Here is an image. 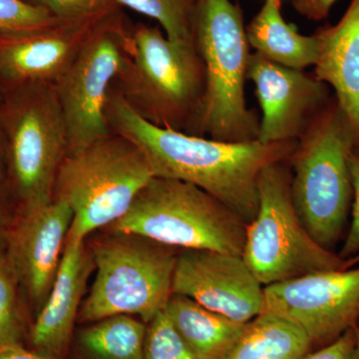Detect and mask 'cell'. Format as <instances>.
Returning <instances> with one entry per match:
<instances>
[{
    "mask_svg": "<svg viewBox=\"0 0 359 359\" xmlns=\"http://www.w3.org/2000/svg\"><path fill=\"white\" fill-rule=\"evenodd\" d=\"M354 344L355 330L353 328L332 344L311 351L301 359H351Z\"/></svg>",
    "mask_w": 359,
    "mask_h": 359,
    "instance_id": "28",
    "label": "cell"
},
{
    "mask_svg": "<svg viewBox=\"0 0 359 359\" xmlns=\"http://www.w3.org/2000/svg\"><path fill=\"white\" fill-rule=\"evenodd\" d=\"M257 188L259 209L247 224L243 259L264 287L344 269V259L321 247L302 224L292 201L287 161L264 168Z\"/></svg>",
    "mask_w": 359,
    "mask_h": 359,
    "instance_id": "9",
    "label": "cell"
},
{
    "mask_svg": "<svg viewBox=\"0 0 359 359\" xmlns=\"http://www.w3.org/2000/svg\"><path fill=\"white\" fill-rule=\"evenodd\" d=\"M314 76L325 82L351 123L359 147V0H351L337 25L320 26Z\"/></svg>",
    "mask_w": 359,
    "mask_h": 359,
    "instance_id": "17",
    "label": "cell"
},
{
    "mask_svg": "<svg viewBox=\"0 0 359 359\" xmlns=\"http://www.w3.org/2000/svg\"><path fill=\"white\" fill-rule=\"evenodd\" d=\"M131 34L116 13L53 84L67 130L68 154L111 134L106 102L128 56Z\"/></svg>",
    "mask_w": 359,
    "mask_h": 359,
    "instance_id": "10",
    "label": "cell"
},
{
    "mask_svg": "<svg viewBox=\"0 0 359 359\" xmlns=\"http://www.w3.org/2000/svg\"><path fill=\"white\" fill-rule=\"evenodd\" d=\"M72 219L69 205L53 198L21 211L9 228L7 259L18 285L39 311L57 276Z\"/></svg>",
    "mask_w": 359,
    "mask_h": 359,
    "instance_id": "15",
    "label": "cell"
},
{
    "mask_svg": "<svg viewBox=\"0 0 359 359\" xmlns=\"http://www.w3.org/2000/svg\"><path fill=\"white\" fill-rule=\"evenodd\" d=\"M25 1L28 2V4H34V6H41L42 0H25Z\"/></svg>",
    "mask_w": 359,
    "mask_h": 359,
    "instance_id": "36",
    "label": "cell"
},
{
    "mask_svg": "<svg viewBox=\"0 0 359 359\" xmlns=\"http://www.w3.org/2000/svg\"><path fill=\"white\" fill-rule=\"evenodd\" d=\"M262 313L297 325L313 347L327 346L359 323V266L264 287Z\"/></svg>",
    "mask_w": 359,
    "mask_h": 359,
    "instance_id": "11",
    "label": "cell"
},
{
    "mask_svg": "<svg viewBox=\"0 0 359 359\" xmlns=\"http://www.w3.org/2000/svg\"><path fill=\"white\" fill-rule=\"evenodd\" d=\"M153 177L140 149L121 135L111 133L66 156L53 198L72 211L67 238L86 241L115 223Z\"/></svg>",
    "mask_w": 359,
    "mask_h": 359,
    "instance_id": "7",
    "label": "cell"
},
{
    "mask_svg": "<svg viewBox=\"0 0 359 359\" xmlns=\"http://www.w3.org/2000/svg\"><path fill=\"white\" fill-rule=\"evenodd\" d=\"M337 0H292V6L302 18L311 21L327 20Z\"/></svg>",
    "mask_w": 359,
    "mask_h": 359,
    "instance_id": "29",
    "label": "cell"
},
{
    "mask_svg": "<svg viewBox=\"0 0 359 359\" xmlns=\"http://www.w3.org/2000/svg\"><path fill=\"white\" fill-rule=\"evenodd\" d=\"M354 330H355V344H354L351 359H359V323L354 327Z\"/></svg>",
    "mask_w": 359,
    "mask_h": 359,
    "instance_id": "33",
    "label": "cell"
},
{
    "mask_svg": "<svg viewBox=\"0 0 359 359\" xmlns=\"http://www.w3.org/2000/svg\"><path fill=\"white\" fill-rule=\"evenodd\" d=\"M264 287L243 257L209 250H183L177 257L172 292L238 323L262 313Z\"/></svg>",
    "mask_w": 359,
    "mask_h": 359,
    "instance_id": "13",
    "label": "cell"
},
{
    "mask_svg": "<svg viewBox=\"0 0 359 359\" xmlns=\"http://www.w3.org/2000/svg\"><path fill=\"white\" fill-rule=\"evenodd\" d=\"M6 178V150H4V135L0 129V183Z\"/></svg>",
    "mask_w": 359,
    "mask_h": 359,
    "instance_id": "31",
    "label": "cell"
},
{
    "mask_svg": "<svg viewBox=\"0 0 359 359\" xmlns=\"http://www.w3.org/2000/svg\"><path fill=\"white\" fill-rule=\"evenodd\" d=\"M8 231L4 222L0 221V256L6 254L7 245H8Z\"/></svg>",
    "mask_w": 359,
    "mask_h": 359,
    "instance_id": "32",
    "label": "cell"
},
{
    "mask_svg": "<svg viewBox=\"0 0 359 359\" xmlns=\"http://www.w3.org/2000/svg\"><path fill=\"white\" fill-rule=\"evenodd\" d=\"M18 285L6 254L0 256V348L20 346L22 337Z\"/></svg>",
    "mask_w": 359,
    "mask_h": 359,
    "instance_id": "23",
    "label": "cell"
},
{
    "mask_svg": "<svg viewBox=\"0 0 359 359\" xmlns=\"http://www.w3.org/2000/svg\"><path fill=\"white\" fill-rule=\"evenodd\" d=\"M53 15L44 6L25 0H0V32H21L41 27Z\"/></svg>",
    "mask_w": 359,
    "mask_h": 359,
    "instance_id": "25",
    "label": "cell"
},
{
    "mask_svg": "<svg viewBox=\"0 0 359 359\" xmlns=\"http://www.w3.org/2000/svg\"><path fill=\"white\" fill-rule=\"evenodd\" d=\"M245 32L250 47L266 60L299 70L316 65V36L301 34L285 20L280 0H264L259 13L245 26Z\"/></svg>",
    "mask_w": 359,
    "mask_h": 359,
    "instance_id": "19",
    "label": "cell"
},
{
    "mask_svg": "<svg viewBox=\"0 0 359 359\" xmlns=\"http://www.w3.org/2000/svg\"><path fill=\"white\" fill-rule=\"evenodd\" d=\"M113 233H133L177 250H209L243 257L247 224L221 201L178 180L153 177Z\"/></svg>",
    "mask_w": 359,
    "mask_h": 359,
    "instance_id": "5",
    "label": "cell"
},
{
    "mask_svg": "<svg viewBox=\"0 0 359 359\" xmlns=\"http://www.w3.org/2000/svg\"><path fill=\"white\" fill-rule=\"evenodd\" d=\"M93 269L86 241L67 238L57 276L30 332L37 353L59 359L65 353Z\"/></svg>",
    "mask_w": 359,
    "mask_h": 359,
    "instance_id": "16",
    "label": "cell"
},
{
    "mask_svg": "<svg viewBox=\"0 0 359 359\" xmlns=\"http://www.w3.org/2000/svg\"><path fill=\"white\" fill-rule=\"evenodd\" d=\"M112 87L145 121L195 136L207 76L194 42L173 41L159 28L137 25Z\"/></svg>",
    "mask_w": 359,
    "mask_h": 359,
    "instance_id": "2",
    "label": "cell"
},
{
    "mask_svg": "<svg viewBox=\"0 0 359 359\" xmlns=\"http://www.w3.org/2000/svg\"><path fill=\"white\" fill-rule=\"evenodd\" d=\"M96 278L78 320L95 323L114 316L150 323L172 294L178 250L133 233H113L92 241Z\"/></svg>",
    "mask_w": 359,
    "mask_h": 359,
    "instance_id": "8",
    "label": "cell"
},
{
    "mask_svg": "<svg viewBox=\"0 0 359 359\" xmlns=\"http://www.w3.org/2000/svg\"><path fill=\"white\" fill-rule=\"evenodd\" d=\"M147 323L131 316L95 321L80 335V346L89 359H144Z\"/></svg>",
    "mask_w": 359,
    "mask_h": 359,
    "instance_id": "21",
    "label": "cell"
},
{
    "mask_svg": "<svg viewBox=\"0 0 359 359\" xmlns=\"http://www.w3.org/2000/svg\"><path fill=\"white\" fill-rule=\"evenodd\" d=\"M4 203H6V189L4 184L0 183V221H2V212H4Z\"/></svg>",
    "mask_w": 359,
    "mask_h": 359,
    "instance_id": "34",
    "label": "cell"
},
{
    "mask_svg": "<svg viewBox=\"0 0 359 359\" xmlns=\"http://www.w3.org/2000/svg\"><path fill=\"white\" fill-rule=\"evenodd\" d=\"M0 359H58L51 358L37 353L26 351L21 346H11L0 348Z\"/></svg>",
    "mask_w": 359,
    "mask_h": 359,
    "instance_id": "30",
    "label": "cell"
},
{
    "mask_svg": "<svg viewBox=\"0 0 359 359\" xmlns=\"http://www.w3.org/2000/svg\"><path fill=\"white\" fill-rule=\"evenodd\" d=\"M359 266V255L353 257V259H348V261L344 262V269L353 268V266Z\"/></svg>",
    "mask_w": 359,
    "mask_h": 359,
    "instance_id": "35",
    "label": "cell"
},
{
    "mask_svg": "<svg viewBox=\"0 0 359 359\" xmlns=\"http://www.w3.org/2000/svg\"><path fill=\"white\" fill-rule=\"evenodd\" d=\"M115 4L113 0H42L44 6L56 18H73L95 13Z\"/></svg>",
    "mask_w": 359,
    "mask_h": 359,
    "instance_id": "27",
    "label": "cell"
},
{
    "mask_svg": "<svg viewBox=\"0 0 359 359\" xmlns=\"http://www.w3.org/2000/svg\"><path fill=\"white\" fill-rule=\"evenodd\" d=\"M118 4L73 18H53L35 29L0 32V80L7 88L54 84L89 40L117 13Z\"/></svg>",
    "mask_w": 359,
    "mask_h": 359,
    "instance_id": "12",
    "label": "cell"
},
{
    "mask_svg": "<svg viewBox=\"0 0 359 359\" xmlns=\"http://www.w3.org/2000/svg\"><path fill=\"white\" fill-rule=\"evenodd\" d=\"M247 77L262 110L257 138L262 143L299 140L334 96L313 73L276 65L256 52L250 53Z\"/></svg>",
    "mask_w": 359,
    "mask_h": 359,
    "instance_id": "14",
    "label": "cell"
},
{
    "mask_svg": "<svg viewBox=\"0 0 359 359\" xmlns=\"http://www.w3.org/2000/svg\"><path fill=\"white\" fill-rule=\"evenodd\" d=\"M164 311L177 334L199 359H224L247 325L181 294H172Z\"/></svg>",
    "mask_w": 359,
    "mask_h": 359,
    "instance_id": "18",
    "label": "cell"
},
{
    "mask_svg": "<svg viewBox=\"0 0 359 359\" xmlns=\"http://www.w3.org/2000/svg\"><path fill=\"white\" fill-rule=\"evenodd\" d=\"M111 133L135 144L153 176L178 180L221 201L249 224L259 209V174L289 161L297 141L231 143L160 128L142 119L111 87L105 108Z\"/></svg>",
    "mask_w": 359,
    "mask_h": 359,
    "instance_id": "1",
    "label": "cell"
},
{
    "mask_svg": "<svg viewBox=\"0 0 359 359\" xmlns=\"http://www.w3.org/2000/svg\"><path fill=\"white\" fill-rule=\"evenodd\" d=\"M194 43L207 76L195 136L231 143L257 140L259 117L245 100L250 47L241 4L231 0H199Z\"/></svg>",
    "mask_w": 359,
    "mask_h": 359,
    "instance_id": "4",
    "label": "cell"
},
{
    "mask_svg": "<svg viewBox=\"0 0 359 359\" xmlns=\"http://www.w3.org/2000/svg\"><path fill=\"white\" fill-rule=\"evenodd\" d=\"M144 359H199L177 334L164 311L147 323Z\"/></svg>",
    "mask_w": 359,
    "mask_h": 359,
    "instance_id": "24",
    "label": "cell"
},
{
    "mask_svg": "<svg viewBox=\"0 0 359 359\" xmlns=\"http://www.w3.org/2000/svg\"><path fill=\"white\" fill-rule=\"evenodd\" d=\"M311 349V340L297 325L273 314L261 313L247 323L224 359H301Z\"/></svg>",
    "mask_w": 359,
    "mask_h": 359,
    "instance_id": "20",
    "label": "cell"
},
{
    "mask_svg": "<svg viewBox=\"0 0 359 359\" xmlns=\"http://www.w3.org/2000/svg\"><path fill=\"white\" fill-rule=\"evenodd\" d=\"M359 148L334 96L313 118L290 156L295 210L311 237L334 252L353 203L349 158Z\"/></svg>",
    "mask_w": 359,
    "mask_h": 359,
    "instance_id": "3",
    "label": "cell"
},
{
    "mask_svg": "<svg viewBox=\"0 0 359 359\" xmlns=\"http://www.w3.org/2000/svg\"><path fill=\"white\" fill-rule=\"evenodd\" d=\"M118 6L160 23L167 39L179 42H194V23L199 0H113Z\"/></svg>",
    "mask_w": 359,
    "mask_h": 359,
    "instance_id": "22",
    "label": "cell"
},
{
    "mask_svg": "<svg viewBox=\"0 0 359 359\" xmlns=\"http://www.w3.org/2000/svg\"><path fill=\"white\" fill-rule=\"evenodd\" d=\"M6 178L21 211L53 200L68 154L67 130L53 84L7 88L0 102Z\"/></svg>",
    "mask_w": 359,
    "mask_h": 359,
    "instance_id": "6",
    "label": "cell"
},
{
    "mask_svg": "<svg viewBox=\"0 0 359 359\" xmlns=\"http://www.w3.org/2000/svg\"><path fill=\"white\" fill-rule=\"evenodd\" d=\"M351 184H353V203H351V221L339 252L344 262L359 255V148H355L349 158Z\"/></svg>",
    "mask_w": 359,
    "mask_h": 359,
    "instance_id": "26",
    "label": "cell"
}]
</instances>
